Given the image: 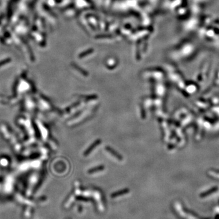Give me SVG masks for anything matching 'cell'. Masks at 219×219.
I'll use <instances>...</instances> for the list:
<instances>
[{"instance_id": "cell-1", "label": "cell", "mask_w": 219, "mask_h": 219, "mask_svg": "<svg viewBox=\"0 0 219 219\" xmlns=\"http://www.w3.org/2000/svg\"><path fill=\"white\" fill-rule=\"evenodd\" d=\"M101 141L100 140H96V141H95L93 143V144L90 145V147H89V148H88L87 150H86V151H85V153H84V155H85V156H87V155H89V154H90L91 152H92L93 150L94 149L96 148V147L98 146V145H99L100 143H101Z\"/></svg>"}, {"instance_id": "cell-2", "label": "cell", "mask_w": 219, "mask_h": 219, "mask_svg": "<svg viewBox=\"0 0 219 219\" xmlns=\"http://www.w3.org/2000/svg\"><path fill=\"white\" fill-rule=\"evenodd\" d=\"M105 149H106L107 150L108 152L110 153V154H112V155H113V156H115V158H117V159H119V160L121 161L122 159V156L121 155H119L117 152H116L115 150L111 148L110 147H109V146L106 147H105Z\"/></svg>"}, {"instance_id": "cell-3", "label": "cell", "mask_w": 219, "mask_h": 219, "mask_svg": "<svg viewBox=\"0 0 219 219\" xmlns=\"http://www.w3.org/2000/svg\"><path fill=\"white\" fill-rule=\"evenodd\" d=\"M104 169V166H98V167H95V168H92L90 170H89L88 171V173H94V172H97L98 171H101V170H102Z\"/></svg>"}]
</instances>
